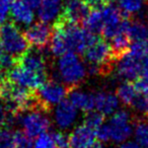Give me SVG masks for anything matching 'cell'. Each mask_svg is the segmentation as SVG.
<instances>
[{
    "label": "cell",
    "mask_w": 148,
    "mask_h": 148,
    "mask_svg": "<svg viewBox=\"0 0 148 148\" xmlns=\"http://www.w3.org/2000/svg\"><path fill=\"white\" fill-rule=\"evenodd\" d=\"M134 86H135L138 93L148 95V78L143 76H139L138 78L135 79Z\"/></svg>",
    "instance_id": "1f68e13d"
},
{
    "label": "cell",
    "mask_w": 148,
    "mask_h": 148,
    "mask_svg": "<svg viewBox=\"0 0 148 148\" xmlns=\"http://www.w3.org/2000/svg\"><path fill=\"white\" fill-rule=\"evenodd\" d=\"M0 45L3 51L17 57L29 49L25 36L12 23L6 21L0 25Z\"/></svg>",
    "instance_id": "277c9868"
},
{
    "label": "cell",
    "mask_w": 148,
    "mask_h": 148,
    "mask_svg": "<svg viewBox=\"0 0 148 148\" xmlns=\"http://www.w3.org/2000/svg\"><path fill=\"white\" fill-rule=\"evenodd\" d=\"M41 111H29L23 118V127L25 134L31 138H36L41 134L46 133L51 126V121Z\"/></svg>",
    "instance_id": "ba28073f"
},
{
    "label": "cell",
    "mask_w": 148,
    "mask_h": 148,
    "mask_svg": "<svg viewBox=\"0 0 148 148\" xmlns=\"http://www.w3.org/2000/svg\"><path fill=\"white\" fill-rule=\"evenodd\" d=\"M105 119L106 115H103V113L99 111H90L85 113L84 119H83V124H85L86 126H88L89 128L93 129L95 131H97L101 126H103L105 124Z\"/></svg>",
    "instance_id": "cb8c5ba5"
},
{
    "label": "cell",
    "mask_w": 148,
    "mask_h": 148,
    "mask_svg": "<svg viewBox=\"0 0 148 148\" xmlns=\"http://www.w3.org/2000/svg\"><path fill=\"white\" fill-rule=\"evenodd\" d=\"M33 138L23 131L12 133V148H32Z\"/></svg>",
    "instance_id": "484cf974"
},
{
    "label": "cell",
    "mask_w": 148,
    "mask_h": 148,
    "mask_svg": "<svg viewBox=\"0 0 148 148\" xmlns=\"http://www.w3.org/2000/svg\"><path fill=\"white\" fill-rule=\"evenodd\" d=\"M5 17H6V14H4V13H2V12H0V25L3 23Z\"/></svg>",
    "instance_id": "74e56055"
},
{
    "label": "cell",
    "mask_w": 148,
    "mask_h": 148,
    "mask_svg": "<svg viewBox=\"0 0 148 148\" xmlns=\"http://www.w3.org/2000/svg\"><path fill=\"white\" fill-rule=\"evenodd\" d=\"M0 99H2V91H1V84H0Z\"/></svg>",
    "instance_id": "60d3db41"
},
{
    "label": "cell",
    "mask_w": 148,
    "mask_h": 148,
    "mask_svg": "<svg viewBox=\"0 0 148 148\" xmlns=\"http://www.w3.org/2000/svg\"><path fill=\"white\" fill-rule=\"evenodd\" d=\"M0 148H12V133L6 128L0 129Z\"/></svg>",
    "instance_id": "4dcf8cb0"
},
{
    "label": "cell",
    "mask_w": 148,
    "mask_h": 148,
    "mask_svg": "<svg viewBox=\"0 0 148 148\" xmlns=\"http://www.w3.org/2000/svg\"><path fill=\"white\" fill-rule=\"evenodd\" d=\"M6 76L13 82L33 90L39 88L43 83L47 81L48 78V75L37 73L18 65L14 66L6 74Z\"/></svg>",
    "instance_id": "52a82bcc"
},
{
    "label": "cell",
    "mask_w": 148,
    "mask_h": 148,
    "mask_svg": "<svg viewBox=\"0 0 148 148\" xmlns=\"http://www.w3.org/2000/svg\"><path fill=\"white\" fill-rule=\"evenodd\" d=\"M95 131L85 124L77 126L69 135V146L71 148H92L97 144Z\"/></svg>",
    "instance_id": "7c38bea8"
},
{
    "label": "cell",
    "mask_w": 148,
    "mask_h": 148,
    "mask_svg": "<svg viewBox=\"0 0 148 148\" xmlns=\"http://www.w3.org/2000/svg\"><path fill=\"white\" fill-rule=\"evenodd\" d=\"M83 27L93 34H101L103 27V19L101 9H92L83 21Z\"/></svg>",
    "instance_id": "44dd1931"
},
{
    "label": "cell",
    "mask_w": 148,
    "mask_h": 148,
    "mask_svg": "<svg viewBox=\"0 0 148 148\" xmlns=\"http://www.w3.org/2000/svg\"><path fill=\"white\" fill-rule=\"evenodd\" d=\"M109 129L111 140L115 142H125L133 134V125L131 116L127 111L120 110L113 114L109 121Z\"/></svg>",
    "instance_id": "8992f818"
},
{
    "label": "cell",
    "mask_w": 148,
    "mask_h": 148,
    "mask_svg": "<svg viewBox=\"0 0 148 148\" xmlns=\"http://www.w3.org/2000/svg\"><path fill=\"white\" fill-rule=\"evenodd\" d=\"M131 107L145 118H148V95L138 93Z\"/></svg>",
    "instance_id": "83f0119b"
},
{
    "label": "cell",
    "mask_w": 148,
    "mask_h": 148,
    "mask_svg": "<svg viewBox=\"0 0 148 148\" xmlns=\"http://www.w3.org/2000/svg\"><path fill=\"white\" fill-rule=\"evenodd\" d=\"M128 34L132 42L144 41L148 38V25L140 21H131Z\"/></svg>",
    "instance_id": "7402d4cb"
},
{
    "label": "cell",
    "mask_w": 148,
    "mask_h": 148,
    "mask_svg": "<svg viewBox=\"0 0 148 148\" xmlns=\"http://www.w3.org/2000/svg\"><path fill=\"white\" fill-rule=\"evenodd\" d=\"M135 139L143 148H148V122L139 120L135 124Z\"/></svg>",
    "instance_id": "603a6c76"
},
{
    "label": "cell",
    "mask_w": 148,
    "mask_h": 148,
    "mask_svg": "<svg viewBox=\"0 0 148 148\" xmlns=\"http://www.w3.org/2000/svg\"><path fill=\"white\" fill-rule=\"evenodd\" d=\"M55 141L58 148H68L69 147V136L66 135L64 132L61 131H54L51 134Z\"/></svg>",
    "instance_id": "f546056e"
},
{
    "label": "cell",
    "mask_w": 148,
    "mask_h": 148,
    "mask_svg": "<svg viewBox=\"0 0 148 148\" xmlns=\"http://www.w3.org/2000/svg\"><path fill=\"white\" fill-rule=\"evenodd\" d=\"M116 73L118 77L124 81L135 80L140 76L142 60L134 56L130 52L121 57L116 62Z\"/></svg>",
    "instance_id": "9c48e42d"
},
{
    "label": "cell",
    "mask_w": 148,
    "mask_h": 148,
    "mask_svg": "<svg viewBox=\"0 0 148 148\" xmlns=\"http://www.w3.org/2000/svg\"><path fill=\"white\" fill-rule=\"evenodd\" d=\"M129 52L141 60L148 58V38L144 41L133 42Z\"/></svg>",
    "instance_id": "4316f807"
},
{
    "label": "cell",
    "mask_w": 148,
    "mask_h": 148,
    "mask_svg": "<svg viewBox=\"0 0 148 148\" xmlns=\"http://www.w3.org/2000/svg\"><path fill=\"white\" fill-rule=\"evenodd\" d=\"M68 95H69V101L77 110H80L84 113L95 110V95L92 93L72 89Z\"/></svg>",
    "instance_id": "2e32d148"
},
{
    "label": "cell",
    "mask_w": 148,
    "mask_h": 148,
    "mask_svg": "<svg viewBox=\"0 0 148 148\" xmlns=\"http://www.w3.org/2000/svg\"><path fill=\"white\" fill-rule=\"evenodd\" d=\"M120 8L130 16L139 13L143 8V0H118Z\"/></svg>",
    "instance_id": "d4e9b609"
},
{
    "label": "cell",
    "mask_w": 148,
    "mask_h": 148,
    "mask_svg": "<svg viewBox=\"0 0 148 148\" xmlns=\"http://www.w3.org/2000/svg\"><path fill=\"white\" fill-rule=\"evenodd\" d=\"M77 109L69 99H63L55 109V121L61 129H68L76 122Z\"/></svg>",
    "instance_id": "5bb4252c"
},
{
    "label": "cell",
    "mask_w": 148,
    "mask_h": 148,
    "mask_svg": "<svg viewBox=\"0 0 148 148\" xmlns=\"http://www.w3.org/2000/svg\"><path fill=\"white\" fill-rule=\"evenodd\" d=\"M119 148H143L137 141H125L119 146Z\"/></svg>",
    "instance_id": "e575fe53"
},
{
    "label": "cell",
    "mask_w": 148,
    "mask_h": 148,
    "mask_svg": "<svg viewBox=\"0 0 148 148\" xmlns=\"http://www.w3.org/2000/svg\"><path fill=\"white\" fill-rule=\"evenodd\" d=\"M95 110L103 115H113L119 107V99L117 95L109 91H99L95 93Z\"/></svg>",
    "instance_id": "9a60e30c"
},
{
    "label": "cell",
    "mask_w": 148,
    "mask_h": 148,
    "mask_svg": "<svg viewBox=\"0 0 148 148\" xmlns=\"http://www.w3.org/2000/svg\"><path fill=\"white\" fill-rule=\"evenodd\" d=\"M116 95L121 103L127 107H131L138 92L134 86V83H132L131 81H124L118 86Z\"/></svg>",
    "instance_id": "ffe728a7"
},
{
    "label": "cell",
    "mask_w": 148,
    "mask_h": 148,
    "mask_svg": "<svg viewBox=\"0 0 148 148\" xmlns=\"http://www.w3.org/2000/svg\"><path fill=\"white\" fill-rule=\"evenodd\" d=\"M88 65L95 66L99 70V74L108 75L113 70V65L116 63L111 44L105 39L97 38L83 53Z\"/></svg>",
    "instance_id": "3957f363"
},
{
    "label": "cell",
    "mask_w": 148,
    "mask_h": 148,
    "mask_svg": "<svg viewBox=\"0 0 148 148\" xmlns=\"http://www.w3.org/2000/svg\"><path fill=\"white\" fill-rule=\"evenodd\" d=\"M85 3L89 6V8L92 9H101L108 4L111 3L112 0H83Z\"/></svg>",
    "instance_id": "836d02e7"
},
{
    "label": "cell",
    "mask_w": 148,
    "mask_h": 148,
    "mask_svg": "<svg viewBox=\"0 0 148 148\" xmlns=\"http://www.w3.org/2000/svg\"><path fill=\"white\" fill-rule=\"evenodd\" d=\"M140 76L148 78V58H145V59L142 60V67H141Z\"/></svg>",
    "instance_id": "d590c367"
},
{
    "label": "cell",
    "mask_w": 148,
    "mask_h": 148,
    "mask_svg": "<svg viewBox=\"0 0 148 148\" xmlns=\"http://www.w3.org/2000/svg\"><path fill=\"white\" fill-rule=\"evenodd\" d=\"M62 0H42L38 8V14L42 21L49 23L57 18L62 10Z\"/></svg>",
    "instance_id": "e0dca14e"
},
{
    "label": "cell",
    "mask_w": 148,
    "mask_h": 148,
    "mask_svg": "<svg viewBox=\"0 0 148 148\" xmlns=\"http://www.w3.org/2000/svg\"><path fill=\"white\" fill-rule=\"evenodd\" d=\"M91 11L83 0H66L58 17L67 23L80 25Z\"/></svg>",
    "instance_id": "30bf717a"
},
{
    "label": "cell",
    "mask_w": 148,
    "mask_h": 148,
    "mask_svg": "<svg viewBox=\"0 0 148 148\" xmlns=\"http://www.w3.org/2000/svg\"><path fill=\"white\" fill-rule=\"evenodd\" d=\"M131 42L132 40L130 39L128 32H123V33L118 34L117 36H115L112 39L111 46L112 49H113V54L116 59V62L130 51Z\"/></svg>",
    "instance_id": "d6986e66"
},
{
    "label": "cell",
    "mask_w": 148,
    "mask_h": 148,
    "mask_svg": "<svg viewBox=\"0 0 148 148\" xmlns=\"http://www.w3.org/2000/svg\"><path fill=\"white\" fill-rule=\"evenodd\" d=\"M87 69L78 54L67 52L58 60V74L61 81L71 89L77 87L86 76Z\"/></svg>",
    "instance_id": "7a4b0ae2"
},
{
    "label": "cell",
    "mask_w": 148,
    "mask_h": 148,
    "mask_svg": "<svg viewBox=\"0 0 148 148\" xmlns=\"http://www.w3.org/2000/svg\"><path fill=\"white\" fill-rule=\"evenodd\" d=\"M33 8L29 6L27 3L21 0L13 1L10 7V14L15 21L17 23L29 25L34 21V12Z\"/></svg>",
    "instance_id": "ac0fdd59"
},
{
    "label": "cell",
    "mask_w": 148,
    "mask_h": 148,
    "mask_svg": "<svg viewBox=\"0 0 148 148\" xmlns=\"http://www.w3.org/2000/svg\"><path fill=\"white\" fill-rule=\"evenodd\" d=\"M25 67L34 72L47 75V66L42 53L37 50L29 49L21 55L15 57V66Z\"/></svg>",
    "instance_id": "4fadbf2b"
},
{
    "label": "cell",
    "mask_w": 148,
    "mask_h": 148,
    "mask_svg": "<svg viewBox=\"0 0 148 148\" xmlns=\"http://www.w3.org/2000/svg\"><path fill=\"white\" fill-rule=\"evenodd\" d=\"M95 134H97V138L101 142H108L111 140L110 129H109V125H108V124H103V126H101V127L95 131Z\"/></svg>",
    "instance_id": "d6a6232c"
},
{
    "label": "cell",
    "mask_w": 148,
    "mask_h": 148,
    "mask_svg": "<svg viewBox=\"0 0 148 148\" xmlns=\"http://www.w3.org/2000/svg\"><path fill=\"white\" fill-rule=\"evenodd\" d=\"M71 90L72 89L63 82H58L53 79L47 80L36 90L42 111L48 114L53 106L58 105L65 99Z\"/></svg>",
    "instance_id": "5b68a950"
},
{
    "label": "cell",
    "mask_w": 148,
    "mask_h": 148,
    "mask_svg": "<svg viewBox=\"0 0 148 148\" xmlns=\"http://www.w3.org/2000/svg\"><path fill=\"white\" fill-rule=\"evenodd\" d=\"M4 53V52H3V49H2V47H1V45H0V57H1V56H2V54Z\"/></svg>",
    "instance_id": "ab89813d"
},
{
    "label": "cell",
    "mask_w": 148,
    "mask_h": 148,
    "mask_svg": "<svg viewBox=\"0 0 148 148\" xmlns=\"http://www.w3.org/2000/svg\"><path fill=\"white\" fill-rule=\"evenodd\" d=\"M23 34L29 46L37 49H45L50 46L53 32L47 23L41 21L31 25Z\"/></svg>",
    "instance_id": "8fae6325"
},
{
    "label": "cell",
    "mask_w": 148,
    "mask_h": 148,
    "mask_svg": "<svg viewBox=\"0 0 148 148\" xmlns=\"http://www.w3.org/2000/svg\"><path fill=\"white\" fill-rule=\"evenodd\" d=\"M34 148H58V146L56 145L51 134L46 132L38 136Z\"/></svg>",
    "instance_id": "f1b7e54d"
},
{
    "label": "cell",
    "mask_w": 148,
    "mask_h": 148,
    "mask_svg": "<svg viewBox=\"0 0 148 148\" xmlns=\"http://www.w3.org/2000/svg\"><path fill=\"white\" fill-rule=\"evenodd\" d=\"M53 27L61 32L68 52L83 54L85 50L97 39L95 34L87 31L85 27H79L76 23H67L60 17H57Z\"/></svg>",
    "instance_id": "6da1fadb"
},
{
    "label": "cell",
    "mask_w": 148,
    "mask_h": 148,
    "mask_svg": "<svg viewBox=\"0 0 148 148\" xmlns=\"http://www.w3.org/2000/svg\"><path fill=\"white\" fill-rule=\"evenodd\" d=\"M92 148H107V147H105V146H103V144H101V143H99V144L97 143Z\"/></svg>",
    "instance_id": "f35d334b"
},
{
    "label": "cell",
    "mask_w": 148,
    "mask_h": 148,
    "mask_svg": "<svg viewBox=\"0 0 148 148\" xmlns=\"http://www.w3.org/2000/svg\"><path fill=\"white\" fill-rule=\"evenodd\" d=\"M23 2L27 3L31 8H39L40 4H41L42 0H23Z\"/></svg>",
    "instance_id": "8d00e7d4"
}]
</instances>
